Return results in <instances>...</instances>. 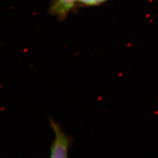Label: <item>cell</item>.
<instances>
[{"label":"cell","mask_w":158,"mask_h":158,"mask_svg":"<svg viewBox=\"0 0 158 158\" xmlns=\"http://www.w3.org/2000/svg\"><path fill=\"white\" fill-rule=\"evenodd\" d=\"M76 2H81L88 6H97L101 4L107 0H76Z\"/></svg>","instance_id":"cell-2"},{"label":"cell","mask_w":158,"mask_h":158,"mask_svg":"<svg viewBox=\"0 0 158 158\" xmlns=\"http://www.w3.org/2000/svg\"><path fill=\"white\" fill-rule=\"evenodd\" d=\"M49 125L55 136L50 148L51 158H68L72 143V138L64 132L60 124L52 118H49Z\"/></svg>","instance_id":"cell-1"}]
</instances>
